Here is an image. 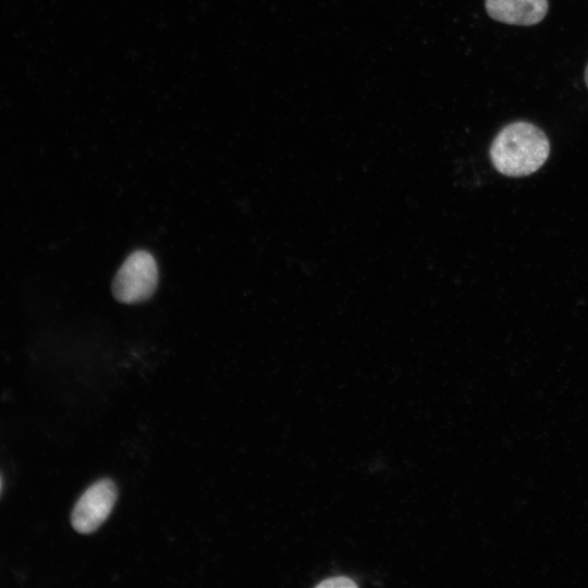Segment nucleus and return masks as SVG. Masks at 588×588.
Here are the masks:
<instances>
[{
  "label": "nucleus",
  "instance_id": "obj_2",
  "mask_svg": "<svg viewBox=\"0 0 588 588\" xmlns=\"http://www.w3.org/2000/svg\"><path fill=\"white\" fill-rule=\"evenodd\" d=\"M158 283V267L154 256L143 249L133 252L118 270L113 283L114 297L125 304L148 299Z\"/></svg>",
  "mask_w": 588,
  "mask_h": 588
},
{
  "label": "nucleus",
  "instance_id": "obj_4",
  "mask_svg": "<svg viewBox=\"0 0 588 588\" xmlns=\"http://www.w3.org/2000/svg\"><path fill=\"white\" fill-rule=\"evenodd\" d=\"M490 17L513 25H534L548 12L547 0H486Z\"/></svg>",
  "mask_w": 588,
  "mask_h": 588
},
{
  "label": "nucleus",
  "instance_id": "obj_1",
  "mask_svg": "<svg viewBox=\"0 0 588 588\" xmlns=\"http://www.w3.org/2000/svg\"><path fill=\"white\" fill-rule=\"evenodd\" d=\"M549 152L546 134L534 124L522 121L503 127L490 147L494 168L507 176L534 173L546 162Z\"/></svg>",
  "mask_w": 588,
  "mask_h": 588
},
{
  "label": "nucleus",
  "instance_id": "obj_5",
  "mask_svg": "<svg viewBox=\"0 0 588 588\" xmlns=\"http://www.w3.org/2000/svg\"><path fill=\"white\" fill-rule=\"evenodd\" d=\"M317 586L322 587V588H353V587H356L357 585L355 584L354 580H352L348 577L336 576V577L323 579Z\"/></svg>",
  "mask_w": 588,
  "mask_h": 588
},
{
  "label": "nucleus",
  "instance_id": "obj_3",
  "mask_svg": "<svg viewBox=\"0 0 588 588\" xmlns=\"http://www.w3.org/2000/svg\"><path fill=\"white\" fill-rule=\"evenodd\" d=\"M114 482L108 478L91 485L76 502L71 522L81 534L95 531L109 516L117 500Z\"/></svg>",
  "mask_w": 588,
  "mask_h": 588
},
{
  "label": "nucleus",
  "instance_id": "obj_6",
  "mask_svg": "<svg viewBox=\"0 0 588 588\" xmlns=\"http://www.w3.org/2000/svg\"><path fill=\"white\" fill-rule=\"evenodd\" d=\"M585 82H586V85L588 87V64H587L586 70H585Z\"/></svg>",
  "mask_w": 588,
  "mask_h": 588
}]
</instances>
